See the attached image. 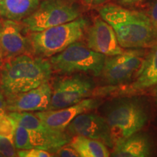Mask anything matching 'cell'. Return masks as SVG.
Segmentation results:
<instances>
[{
    "label": "cell",
    "mask_w": 157,
    "mask_h": 157,
    "mask_svg": "<svg viewBox=\"0 0 157 157\" xmlns=\"http://www.w3.org/2000/svg\"><path fill=\"white\" fill-rule=\"evenodd\" d=\"M71 140L70 135L66 131L52 129L46 132H37L17 124L13 140L18 150L39 148L55 154L60 147L69 143Z\"/></svg>",
    "instance_id": "9"
},
{
    "label": "cell",
    "mask_w": 157,
    "mask_h": 157,
    "mask_svg": "<svg viewBox=\"0 0 157 157\" xmlns=\"http://www.w3.org/2000/svg\"><path fill=\"white\" fill-rule=\"evenodd\" d=\"M105 119L115 145L142 129L148 121V113L140 101L127 98L113 104Z\"/></svg>",
    "instance_id": "4"
},
{
    "label": "cell",
    "mask_w": 157,
    "mask_h": 157,
    "mask_svg": "<svg viewBox=\"0 0 157 157\" xmlns=\"http://www.w3.org/2000/svg\"><path fill=\"white\" fill-rule=\"evenodd\" d=\"M79 14L76 6L64 0H43L36 10L22 21L29 31L38 32L74 21Z\"/></svg>",
    "instance_id": "6"
},
{
    "label": "cell",
    "mask_w": 157,
    "mask_h": 157,
    "mask_svg": "<svg viewBox=\"0 0 157 157\" xmlns=\"http://www.w3.org/2000/svg\"><path fill=\"white\" fill-rule=\"evenodd\" d=\"M52 87L48 82H44L34 89L24 93L6 97L7 111H42L50 105Z\"/></svg>",
    "instance_id": "12"
},
{
    "label": "cell",
    "mask_w": 157,
    "mask_h": 157,
    "mask_svg": "<svg viewBox=\"0 0 157 157\" xmlns=\"http://www.w3.org/2000/svg\"><path fill=\"white\" fill-rule=\"evenodd\" d=\"M101 102L99 98H85L71 106L57 110L36 111L34 114L50 128L58 131H66L71 121L78 115L93 111L100 106Z\"/></svg>",
    "instance_id": "11"
},
{
    "label": "cell",
    "mask_w": 157,
    "mask_h": 157,
    "mask_svg": "<svg viewBox=\"0 0 157 157\" xmlns=\"http://www.w3.org/2000/svg\"><path fill=\"white\" fill-rule=\"evenodd\" d=\"M17 124L11 117L5 113L0 117V135L14 140V135Z\"/></svg>",
    "instance_id": "19"
},
{
    "label": "cell",
    "mask_w": 157,
    "mask_h": 157,
    "mask_svg": "<svg viewBox=\"0 0 157 157\" xmlns=\"http://www.w3.org/2000/svg\"><path fill=\"white\" fill-rule=\"evenodd\" d=\"M144 56V51L140 48L130 49L121 54L106 56L101 76L109 85L125 83L136 74Z\"/></svg>",
    "instance_id": "8"
},
{
    "label": "cell",
    "mask_w": 157,
    "mask_h": 157,
    "mask_svg": "<svg viewBox=\"0 0 157 157\" xmlns=\"http://www.w3.org/2000/svg\"><path fill=\"white\" fill-rule=\"evenodd\" d=\"M54 156H61V157H78L79 155L77 151L71 146L68 145H64L63 146L60 147L57 151L55 153Z\"/></svg>",
    "instance_id": "22"
},
{
    "label": "cell",
    "mask_w": 157,
    "mask_h": 157,
    "mask_svg": "<svg viewBox=\"0 0 157 157\" xmlns=\"http://www.w3.org/2000/svg\"><path fill=\"white\" fill-rule=\"evenodd\" d=\"M0 1H1V0H0Z\"/></svg>",
    "instance_id": "31"
},
{
    "label": "cell",
    "mask_w": 157,
    "mask_h": 157,
    "mask_svg": "<svg viewBox=\"0 0 157 157\" xmlns=\"http://www.w3.org/2000/svg\"><path fill=\"white\" fill-rule=\"evenodd\" d=\"M87 25V20L78 17L63 24L32 32L29 38L31 50L42 58L55 56L78 42L83 36Z\"/></svg>",
    "instance_id": "3"
},
{
    "label": "cell",
    "mask_w": 157,
    "mask_h": 157,
    "mask_svg": "<svg viewBox=\"0 0 157 157\" xmlns=\"http://www.w3.org/2000/svg\"><path fill=\"white\" fill-rule=\"evenodd\" d=\"M2 156H2V155L1 154H0V157H2Z\"/></svg>",
    "instance_id": "30"
},
{
    "label": "cell",
    "mask_w": 157,
    "mask_h": 157,
    "mask_svg": "<svg viewBox=\"0 0 157 157\" xmlns=\"http://www.w3.org/2000/svg\"><path fill=\"white\" fill-rule=\"evenodd\" d=\"M87 45L92 50L106 56H116L124 51L118 42L112 27L101 17L96 18L88 30Z\"/></svg>",
    "instance_id": "13"
},
{
    "label": "cell",
    "mask_w": 157,
    "mask_h": 157,
    "mask_svg": "<svg viewBox=\"0 0 157 157\" xmlns=\"http://www.w3.org/2000/svg\"><path fill=\"white\" fill-rule=\"evenodd\" d=\"M7 111V101L3 92H0V117L6 113Z\"/></svg>",
    "instance_id": "25"
},
{
    "label": "cell",
    "mask_w": 157,
    "mask_h": 157,
    "mask_svg": "<svg viewBox=\"0 0 157 157\" xmlns=\"http://www.w3.org/2000/svg\"><path fill=\"white\" fill-rule=\"evenodd\" d=\"M2 64H3V58L2 56L1 53H0V67L2 66Z\"/></svg>",
    "instance_id": "28"
},
{
    "label": "cell",
    "mask_w": 157,
    "mask_h": 157,
    "mask_svg": "<svg viewBox=\"0 0 157 157\" xmlns=\"http://www.w3.org/2000/svg\"><path fill=\"white\" fill-rule=\"evenodd\" d=\"M68 144L81 157H108L111 155L104 143L81 135H75Z\"/></svg>",
    "instance_id": "18"
},
{
    "label": "cell",
    "mask_w": 157,
    "mask_h": 157,
    "mask_svg": "<svg viewBox=\"0 0 157 157\" xmlns=\"http://www.w3.org/2000/svg\"><path fill=\"white\" fill-rule=\"evenodd\" d=\"M154 97H155V99H156V101L157 103V86H156V87L155 88V90H154Z\"/></svg>",
    "instance_id": "27"
},
{
    "label": "cell",
    "mask_w": 157,
    "mask_h": 157,
    "mask_svg": "<svg viewBox=\"0 0 157 157\" xmlns=\"http://www.w3.org/2000/svg\"><path fill=\"white\" fill-rule=\"evenodd\" d=\"M106 56L92 50L82 43L76 42L59 53L51 56L52 69L62 74L77 72L101 76Z\"/></svg>",
    "instance_id": "5"
},
{
    "label": "cell",
    "mask_w": 157,
    "mask_h": 157,
    "mask_svg": "<svg viewBox=\"0 0 157 157\" xmlns=\"http://www.w3.org/2000/svg\"><path fill=\"white\" fill-rule=\"evenodd\" d=\"M95 84L91 78L82 74L58 78L53 83L48 110H57L73 105L93 95Z\"/></svg>",
    "instance_id": "7"
},
{
    "label": "cell",
    "mask_w": 157,
    "mask_h": 157,
    "mask_svg": "<svg viewBox=\"0 0 157 157\" xmlns=\"http://www.w3.org/2000/svg\"><path fill=\"white\" fill-rule=\"evenodd\" d=\"M146 1V0H115L116 2L119 5L127 7L139 5Z\"/></svg>",
    "instance_id": "24"
},
{
    "label": "cell",
    "mask_w": 157,
    "mask_h": 157,
    "mask_svg": "<svg viewBox=\"0 0 157 157\" xmlns=\"http://www.w3.org/2000/svg\"><path fill=\"white\" fill-rule=\"evenodd\" d=\"M147 15H148L153 25L157 30V0H155L151 5Z\"/></svg>",
    "instance_id": "23"
},
{
    "label": "cell",
    "mask_w": 157,
    "mask_h": 157,
    "mask_svg": "<svg viewBox=\"0 0 157 157\" xmlns=\"http://www.w3.org/2000/svg\"><path fill=\"white\" fill-rule=\"evenodd\" d=\"M101 18L112 27L121 48H151L157 43V30L148 15L115 4L98 10Z\"/></svg>",
    "instance_id": "1"
},
{
    "label": "cell",
    "mask_w": 157,
    "mask_h": 157,
    "mask_svg": "<svg viewBox=\"0 0 157 157\" xmlns=\"http://www.w3.org/2000/svg\"><path fill=\"white\" fill-rule=\"evenodd\" d=\"M2 25V22H1V21H0V29H1Z\"/></svg>",
    "instance_id": "29"
},
{
    "label": "cell",
    "mask_w": 157,
    "mask_h": 157,
    "mask_svg": "<svg viewBox=\"0 0 157 157\" xmlns=\"http://www.w3.org/2000/svg\"><path fill=\"white\" fill-rule=\"evenodd\" d=\"M17 21L6 20L0 29V53L3 59H9L24 54L28 50L29 40L21 32Z\"/></svg>",
    "instance_id": "14"
},
{
    "label": "cell",
    "mask_w": 157,
    "mask_h": 157,
    "mask_svg": "<svg viewBox=\"0 0 157 157\" xmlns=\"http://www.w3.org/2000/svg\"><path fill=\"white\" fill-rule=\"evenodd\" d=\"M151 144L145 135L135 133L116 143L110 156L113 157H145L150 155Z\"/></svg>",
    "instance_id": "16"
},
{
    "label": "cell",
    "mask_w": 157,
    "mask_h": 157,
    "mask_svg": "<svg viewBox=\"0 0 157 157\" xmlns=\"http://www.w3.org/2000/svg\"><path fill=\"white\" fill-rule=\"evenodd\" d=\"M43 0H1L0 17L21 21L36 10Z\"/></svg>",
    "instance_id": "17"
},
{
    "label": "cell",
    "mask_w": 157,
    "mask_h": 157,
    "mask_svg": "<svg viewBox=\"0 0 157 157\" xmlns=\"http://www.w3.org/2000/svg\"><path fill=\"white\" fill-rule=\"evenodd\" d=\"M84 1L90 5H99L106 2L107 0H84Z\"/></svg>",
    "instance_id": "26"
},
{
    "label": "cell",
    "mask_w": 157,
    "mask_h": 157,
    "mask_svg": "<svg viewBox=\"0 0 157 157\" xmlns=\"http://www.w3.org/2000/svg\"><path fill=\"white\" fill-rule=\"evenodd\" d=\"M17 156L20 157H50L52 154L39 148H30L26 150H19L17 151Z\"/></svg>",
    "instance_id": "21"
},
{
    "label": "cell",
    "mask_w": 157,
    "mask_h": 157,
    "mask_svg": "<svg viewBox=\"0 0 157 157\" xmlns=\"http://www.w3.org/2000/svg\"><path fill=\"white\" fill-rule=\"evenodd\" d=\"M52 68L42 57L22 54L7 59L0 71V86L6 97L34 89L49 81Z\"/></svg>",
    "instance_id": "2"
},
{
    "label": "cell",
    "mask_w": 157,
    "mask_h": 157,
    "mask_svg": "<svg viewBox=\"0 0 157 157\" xmlns=\"http://www.w3.org/2000/svg\"><path fill=\"white\" fill-rule=\"evenodd\" d=\"M135 78L132 83L125 86L123 90H121V93H140L157 84V43L144 56Z\"/></svg>",
    "instance_id": "15"
},
{
    "label": "cell",
    "mask_w": 157,
    "mask_h": 157,
    "mask_svg": "<svg viewBox=\"0 0 157 157\" xmlns=\"http://www.w3.org/2000/svg\"><path fill=\"white\" fill-rule=\"evenodd\" d=\"M0 154L6 157L17 156L14 140L0 135Z\"/></svg>",
    "instance_id": "20"
},
{
    "label": "cell",
    "mask_w": 157,
    "mask_h": 157,
    "mask_svg": "<svg viewBox=\"0 0 157 157\" xmlns=\"http://www.w3.org/2000/svg\"><path fill=\"white\" fill-rule=\"evenodd\" d=\"M66 131L69 135H81L102 142L105 146H114L111 129L105 118L85 112L78 115L71 121Z\"/></svg>",
    "instance_id": "10"
}]
</instances>
